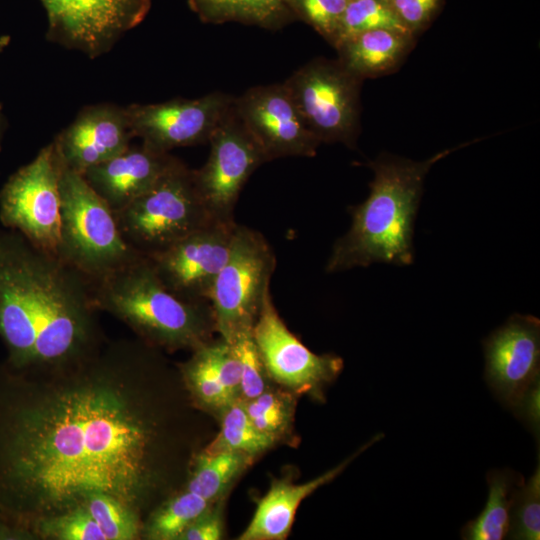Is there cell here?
I'll list each match as a JSON object with an SVG mask.
<instances>
[{"label":"cell","mask_w":540,"mask_h":540,"mask_svg":"<svg viewBox=\"0 0 540 540\" xmlns=\"http://www.w3.org/2000/svg\"><path fill=\"white\" fill-rule=\"evenodd\" d=\"M142 340L107 339L67 363L0 362V521L26 539L42 520L111 495L144 518L173 491L155 382Z\"/></svg>","instance_id":"obj_1"},{"label":"cell","mask_w":540,"mask_h":540,"mask_svg":"<svg viewBox=\"0 0 540 540\" xmlns=\"http://www.w3.org/2000/svg\"><path fill=\"white\" fill-rule=\"evenodd\" d=\"M92 282L13 230H0V338L13 367L67 363L105 336Z\"/></svg>","instance_id":"obj_2"},{"label":"cell","mask_w":540,"mask_h":540,"mask_svg":"<svg viewBox=\"0 0 540 540\" xmlns=\"http://www.w3.org/2000/svg\"><path fill=\"white\" fill-rule=\"evenodd\" d=\"M449 152L424 162L382 158L372 163L370 194L363 203L350 208L351 226L335 242L326 271L334 273L372 263L411 264L414 221L425 175Z\"/></svg>","instance_id":"obj_3"},{"label":"cell","mask_w":540,"mask_h":540,"mask_svg":"<svg viewBox=\"0 0 540 540\" xmlns=\"http://www.w3.org/2000/svg\"><path fill=\"white\" fill-rule=\"evenodd\" d=\"M93 303L160 350H194L216 331L207 300H188L168 290L146 257L92 283Z\"/></svg>","instance_id":"obj_4"},{"label":"cell","mask_w":540,"mask_h":540,"mask_svg":"<svg viewBox=\"0 0 540 540\" xmlns=\"http://www.w3.org/2000/svg\"><path fill=\"white\" fill-rule=\"evenodd\" d=\"M60 196L58 257L92 283L144 257L126 243L114 211L81 174L65 167Z\"/></svg>","instance_id":"obj_5"},{"label":"cell","mask_w":540,"mask_h":540,"mask_svg":"<svg viewBox=\"0 0 540 540\" xmlns=\"http://www.w3.org/2000/svg\"><path fill=\"white\" fill-rule=\"evenodd\" d=\"M193 170L175 157L148 191L115 212L124 240L140 255L157 254L218 221L198 192Z\"/></svg>","instance_id":"obj_6"},{"label":"cell","mask_w":540,"mask_h":540,"mask_svg":"<svg viewBox=\"0 0 540 540\" xmlns=\"http://www.w3.org/2000/svg\"><path fill=\"white\" fill-rule=\"evenodd\" d=\"M276 259L257 230L237 224L229 256L210 291L215 328L230 343L252 330L266 294Z\"/></svg>","instance_id":"obj_7"},{"label":"cell","mask_w":540,"mask_h":540,"mask_svg":"<svg viewBox=\"0 0 540 540\" xmlns=\"http://www.w3.org/2000/svg\"><path fill=\"white\" fill-rule=\"evenodd\" d=\"M64 162L54 140L13 173L0 190V221L35 247L58 256L60 180Z\"/></svg>","instance_id":"obj_8"},{"label":"cell","mask_w":540,"mask_h":540,"mask_svg":"<svg viewBox=\"0 0 540 540\" xmlns=\"http://www.w3.org/2000/svg\"><path fill=\"white\" fill-rule=\"evenodd\" d=\"M252 337L272 382L296 394L324 402V391L343 369V360L334 354H316L285 325L270 294H266Z\"/></svg>","instance_id":"obj_9"},{"label":"cell","mask_w":540,"mask_h":540,"mask_svg":"<svg viewBox=\"0 0 540 540\" xmlns=\"http://www.w3.org/2000/svg\"><path fill=\"white\" fill-rule=\"evenodd\" d=\"M208 142L206 163L193 170L195 184L211 215L218 221H232L244 185L268 161L239 116L234 99Z\"/></svg>","instance_id":"obj_10"},{"label":"cell","mask_w":540,"mask_h":540,"mask_svg":"<svg viewBox=\"0 0 540 540\" xmlns=\"http://www.w3.org/2000/svg\"><path fill=\"white\" fill-rule=\"evenodd\" d=\"M284 84L320 142L352 144L358 116V77L340 62L314 60Z\"/></svg>","instance_id":"obj_11"},{"label":"cell","mask_w":540,"mask_h":540,"mask_svg":"<svg viewBox=\"0 0 540 540\" xmlns=\"http://www.w3.org/2000/svg\"><path fill=\"white\" fill-rule=\"evenodd\" d=\"M48 29L46 38L91 59L107 52L139 25L151 0H41Z\"/></svg>","instance_id":"obj_12"},{"label":"cell","mask_w":540,"mask_h":540,"mask_svg":"<svg viewBox=\"0 0 540 540\" xmlns=\"http://www.w3.org/2000/svg\"><path fill=\"white\" fill-rule=\"evenodd\" d=\"M485 377L496 396L512 408L528 406L538 419L536 405L540 363V321L514 314L483 343ZM538 406V404H537Z\"/></svg>","instance_id":"obj_13"},{"label":"cell","mask_w":540,"mask_h":540,"mask_svg":"<svg viewBox=\"0 0 540 540\" xmlns=\"http://www.w3.org/2000/svg\"><path fill=\"white\" fill-rule=\"evenodd\" d=\"M233 99L231 95L212 92L197 99L176 98L124 108L133 138H140L155 150L170 152L208 142Z\"/></svg>","instance_id":"obj_14"},{"label":"cell","mask_w":540,"mask_h":540,"mask_svg":"<svg viewBox=\"0 0 540 540\" xmlns=\"http://www.w3.org/2000/svg\"><path fill=\"white\" fill-rule=\"evenodd\" d=\"M238 223L214 221L148 258L163 285L188 300H207Z\"/></svg>","instance_id":"obj_15"},{"label":"cell","mask_w":540,"mask_h":540,"mask_svg":"<svg viewBox=\"0 0 540 540\" xmlns=\"http://www.w3.org/2000/svg\"><path fill=\"white\" fill-rule=\"evenodd\" d=\"M235 108L267 161L312 157L321 143L284 83L255 86L234 97Z\"/></svg>","instance_id":"obj_16"},{"label":"cell","mask_w":540,"mask_h":540,"mask_svg":"<svg viewBox=\"0 0 540 540\" xmlns=\"http://www.w3.org/2000/svg\"><path fill=\"white\" fill-rule=\"evenodd\" d=\"M125 108L113 103L83 107L53 140L66 168L79 174L130 146Z\"/></svg>","instance_id":"obj_17"},{"label":"cell","mask_w":540,"mask_h":540,"mask_svg":"<svg viewBox=\"0 0 540 540\" xmlns=\"http://www.w3.org/2000/svg\"><path fill=\"white\" fill-rule=\"evenodd\" d=\"M141 142L81 174L95 193L118 212L148 191L174 160Z\"/></svg>","instance_id":"obj_18"},{"label":"cell","mask_w":540,"mask_h":540,"mask_svg":"<svg viewBox=\"0 0 540 540\" xmlns=\"http://www.w3.org/2000/svg\"><path fill=\"white\" fill-rule=\"evenodd\" d=\"M378 434L349 458L324 474L302 484L275 479L259 501L254 515L239 540H282L287 538L301 502L319 487L335 479L351 461L383 438Z\"/></svg>","instance_id":"obj_19"},{"label":"cell","mask_w":540,"mask_h":540,"mask_svg":"<svg viewBox=\"0 0 540 540\" xmlns=\"http://www.w3.org/2000/svg\"><path fill=\"white\" fill-rule=\"evenodd\" d=\"M220 339L192 350L177 368L190 403L219 416L234 401L225 390L219 368Z\"/></svg>","instance_id":"obj_20"},{"label":"cell","mask_w":540,"mask_h":540,"mask_svg":"<svg viewBox=\"0 0 540 540\" xmlns=\"http://www.w3.org/2000/svg\"><path fill=\"white\" fill-rule=\"evenodd\" d=\"M254 459L239 451L193 452L183 488L211 503L223 500Z\"/></svg>","instance_id":"obj_21"},{"label":"cell","mask_w":540,"mask_h":540,"mask_svg":"<svg viewBox=\"0 0 540 540\" xmlns=\"http://www.w3.org/2000/svg\"><path fill=\"white\" fill-rule=\"evenodd\" d=\"M204 23L239 22L278 29L295 20L294 0H187Z\"/></svg>","instance_id":"obj_22"},{"label":"cell","mask_w":540,"mask_h":540,"mask_svg":"<svg viewBox=\"0 0 540 540\" xmlns=\"http://www.w3.org/2000/svg\"><path fill=\"white\" fill-rule=\"evenodd\" d=\"M408 36L387 29L353 35L337 45L340 63L358 78L380 73L398 61L405 50Z\"/></svg>","instance_id":"obj_23"},{"label":"cell","mask_w":540,"mask_h":540,"mask_svg":"<svg viewBox=\"0 0 540 540\" xmlns=\"http://www.w3.org/2000/svg\"><path fill=\"white\" fill-rule=\"evenodd\" d=\"M521 474L511 470H495L487 474L489 486L485 508L462 529L465 540H501L508 535L512 507L524 483Z\"/></svg>","instance_id":"obj_24"},{"label":"cell","mask_w":540,"mask_h":540,"mask_svg":"<svg viewBox=\"0 0 540 540\" xmlns=\"http://www.w3.org/2000/svg\"><path fill=\"white\" fill-rule=\"evenodd\" d=\"M211 504L183 487L177 489L144 518L141 539L178 540L185 528Z\"/></svg>","instance_id":"obj_25"},{"label":"cell","mask_w":540,"mask_h":540,"mask_svg":"<svg viewBox=\"0 0 540 540\" xmlns=\"http://www.w3.org/2000/svg\"><path fill=\"white\" fill-rule=\"evenodd\" d=\"M296 394L268 386L261 394L242 401L254 427L276 443L293 441Z\"/></svg>","instance_id":"obj_26"},{"label":"cell","mask_w":540,"mask_h":540,"mask_svg":"<svg viewBox=\"0 0 540 540\" xmlns=\"http://www.w3.org/2000/svg\"><path fill=\"white\" fill-rule=\"evenodd\" d=\"M219 417L220 430L204 451H239L255 458L275 445L254 427L241 400L231 403Z\"/></svg>","instance_id":"obj_27"},{"label":"cell","mask_w":540,"mask_h":540,"mask_svg":"<svg viewBox=\"0 0 540 540\" xmlns=\"http://www.w3.org/2000/svg\"><path fill=\"white\" fill-rule=\"evenodd\" d=\"M376 29L411 33L389 0H348L333 42L337 46L353 35Z\"/></svg>","instance_id":"obj_28"},{"label":"cell","mask_w":540,"mask_h":540,"mask_svg":"<svg viewBox=\"0 0 540 540\" xmlns=\"http://www.w3.org/2000/svg\"><path fill=\"white\" fill-rule=\"evenodd\" d=\"M83 506L106 540L141 539L143 518L130 506L105 493L90 495Z\"/></svg>","instance_id":"obj_29"},{"label":"cell","mask_w":540,"mask_h":540,"mask_svg":"<svg viewBox=\"0 0 540 540\" xmlns=\"http://www.w3.org/2000/svg\"><path fill=\"white\" fill-rule=\"evenodd\" d=\"M32 534L41 540H106L83 505L40 521Z\"/></svg>","instance_id":"obj_30"},{"label":"cell","mask_w":540,"mask_h":540,"mask_svg":"<svg viewBox=\"0 0 540 540\" xmlns=\"http://www.w3.org/2000/svg\"><path fill=\"white\" fill-rule=\"evenodd\" d=\"M511 539H540V467L521 485L511 512Z\"/></svg>","instance_id":"obj_31"},{"label":"cell","mask_w":540,"mask_h":540,"mask_svg":"<svg viewBox=\"0 0 540 540\" xmlns=\"http://www.w3.org/2000/svg\"><path fill=\"white\" fill-rule=\"evenodd\" d=\"M230 344L240 363L239 400L247 401L261 394L272 381L254 343L252 330L239 334Z\"/></svg>","instance_id":"obj_32"},{"label":"cell","mask_w":540,"mask_h":540,"mask_svg":"<svg viewBox=\"0 0 540 540\" xmlns=\"http://www.w3.org/2000/svg\"><path fill=\"white\" fill-rule=\"evenodd\" d=\"M348 0H294V11L320 34L334 41Z\"/></svg>","instance_id":"obj_33"},{"label":"cell","mask_w":540,"mask_h":540,"mask_svg":"<svg viewBox=\"0 0 540 540\" xmlns=\"http://www.w3.org/2000/svg\"><path fill=\"white\" fill-rule=\"evenodd\" d=\"M224 499L212 503L180 534L178 540H219L223 538Z\"/></svg>","instance_id":"obj_34"},{"label":"cell","mask_w":540,"mask_h":540,"mask_svg":"<svg viewBox=\"0 0 540 540\" xmlns=\"http://www.w3.org/2000/svg\"><path fill=\"white\" fill-rule=\"evenodd\" d=\"M392 8L410 30L422 27L437 10L440 0H389Z\"/></svg>","instance_id":"obj_35"},{"label":"cell","mask_w":540,"mask_h":540,"mask_svg":"<svg viewBox=\"0 0 540 540\" xmlns=\"http://www.w3.org/2000/svg\"><path fill=\"white\" fill-rule=\"evenodd\" d=\"M4 129H5V118H4L2 107L0 105V149H1V142H2V138L4 134Z\"/></svg>","instance_id":"obj_36"}]
</instances>
